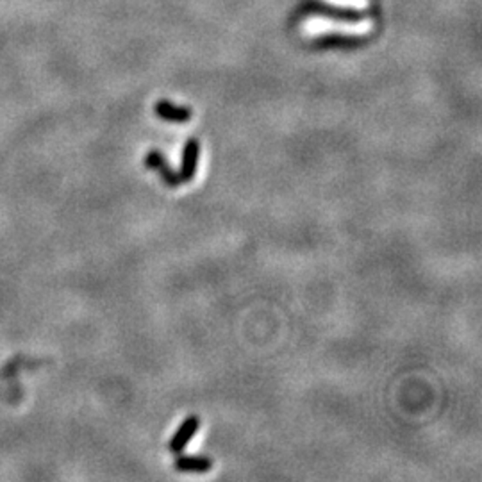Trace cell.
<instances>
[{
    "instance_id": "cell-1",
    "label": "cell",
    "mask_w": 482,
    "mask_h": 482,
    "mask_svg": "<svg viewBox=\"0 0 482 482\" xmlns=\"http://www.w3.org/2000/svg\"><path fill=\"white\" fill-rule=\"evenodd\" d=\"M374 29V20H363L359 23L352 22H334L330 18H323V16H311V18L304 20L302 23V36L315 38L323 36V34H342V36H364Z\"/></svg>"
},
{
    "instance_id": "cell-2",
    "label": "cell",
    "mask_w": 482,
    "mask_h": 482,
    "mask_svg": "<svg viewBox=\"0 0 482 482\" xmlns=\"http://www.w3.org/2000/svg\"><path fill=\"white\" fill-rule=\"evenodd\" d=\"M198 161H201V141L197 138H188L184 149H182L181 164H179L177 170L181 184H188L195 179L198 170Z\"/></svg>"
},
{
    "instance_id": "cell-3",
    "label": "cell",
    "mask_w": 482,
    "mask_h": 482,
    "mask_svg": "<svg viewBox=\"0 0 482 482\" xmlns=\"http://www.w3.org/2000/svg\"><path fill=\"white\" fill-rule=\"evenodd\" d=\"M145 167L152 172H157L163 184L168 186V188L181 186V179H179L177 172L172 168V164L168 163L167 157H164V154L159 149H150L147 152V156H145Z\"/></svg>"
},
{
    "instance_id": "cell-4",
    "label": "cell",
    "mask_w": 482,
    "mask_h": 482,
    "mask_svg": "<svg viewBox=\"0 0 482 482\" xmlns=\"http://www.w3.org/2000/svg\"><path fill=\"white\" fill-rule=\"evenodd\" d=\"M198 429H201V418L195 415L188 416V418L179 425V429L175 430L174 436H172L170 443H168V450H170L174 456L184 452L186 447H188L189 442L193 439V436L198 432Z\"/></svg>"
},
{
    "instance_id": "cell-5",
    "label": "cell",
    "mask_w": 482,
    "mask_h": 482,
    "mask_svg": "<svg viewBox=\"0 0 482 482\" xmlns=\"http://www.w3.org/2000/svg\"><path fill=\"white\" fill-rule=\"evenodd\" d=\"M174 468L182 473H206L213 468V459L204 456H184L177 454L174 461Z\"/></svg>"
},
{
    "instance_id": "cell-6",
    "label": "cell",
    "mask_w": 482,
    "mask_h": 482,
    "mask_svg": "<svg viewBox=\"0 0 482 482\" xmlns=\"http://www.w3.org/2000/svg\"><path fill=\"white\" fill-rule=\"evenodd\" d=\"M156 115L161 120H167V122H175V123H184L189 122L193 116V111L189 108H182V106H175L168 101H159L156 104Z\"/></svg>"
},
{
    "instance_id": "cell-7",
    "label": "cell",
    "mask_w": 482,
    "mask_h": 482,
    "mask_svg": "<svg viewBox=\"0 0 482 482\" xmlns=\"http://www.w3.org/2000/svg\"><path fill=\"white\" fill-rule=\"evenodd\" d=\"M329 4L343 9H354V11H363L370 8V0H325Z\"/></svg>"
}]
</instances>
